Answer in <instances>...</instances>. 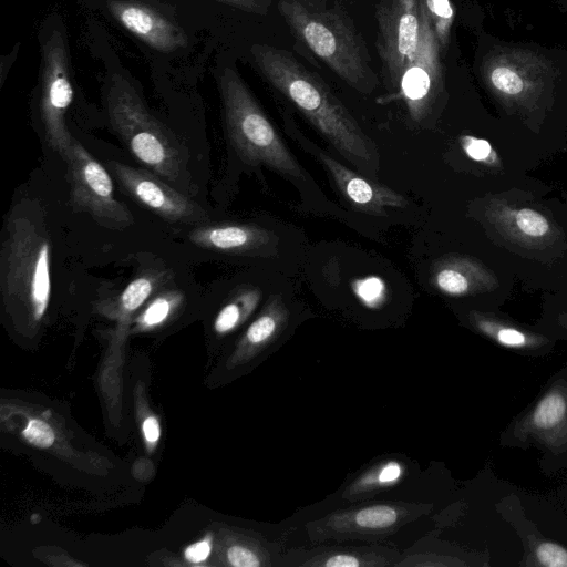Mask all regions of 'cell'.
Segmentation results:
<instances>
[{
	"instance_id": "6da1fadb",
	"label": "cell",
	"mask_w": 567,
	"mask_h": 567,
	"mask_svg": "<svg viewBox=\"0 0 567 567\" xmlns=\"http://www.w3.org/2000/svg\"><path fill=\"white\" fill-rule=\"evenodd\" d=\"M251 55L266 81L361 174L377 181V146L327 83L286 50L255 44Z\"/></svg>"
},
{
	"instance_id": "7a4b0ae2",
	"label": "cell",
	"mask_w": 567,
	"mask_h": 567,
	"mask_svg": "<svg viewBox=\"0 0 567 567\" xmlns=\"http://www.w3.org/2000/svg\"><path fill=\"white\" fill-rule=\"evenodd\" d=\"M278 10L309 51L354 90L378 85L369 51L339 0H278Z\"/></svg>"
},
{
	"instance_id": "3957f363",
	"label": "cell",
	"mask_w": 567,
	"mask_h": 567,
	"mask_svg": "<svg viewBox=\"0 0 567 567\" xmlns=\"http://www.w3.org/2000/svg\"><path fill=\"white\" fill-rule=\"evenodd\" d=\"M39 209L16 207L7 221L0 257V291L9 307L40 321L50 303L51 244Z\"/></svg>"
},
{
	"instance_id": "277c9868",
	"label": "cell",
	"mask_w": 567,
	"mask_h": 567,
	"mask_svg": "<svg viewBox=\"0 0 567 567\" xmlns=\"http://www.w3.org/2000/svg\"><path fill=\"white\" fill-rule=\"evenodd\" d=\"M110 123L136 159L183 192L189 188L176 138L146 109L126 78L113 74L105 94Z\"/></svg>"
},
{
	"instance_id": "5b68a950",
	"label": "cell",
	"mask_w": 567,
	"mask_h": 567,
	"mask_svg": "<svg viewBox=\"0 0 567 567\" xmlns=\"http://www.w3.org/2000/svg\"><path fill=\"white\" fill-rule=\"evenodd\" d=\"M218 87L226 132L241 159L289 177L303 178L299 163L238 72L224 68L218 75Z\"/></svg>"
},
{
	"instance_id": "8992f818",
	"label": "cell",
	"mask_w": 567,
	"mask_h": 567,
	"mask_svg": "<svg viewBox=\"0 0 567 567\" xmlns=\"http://www.w3.org/2000/svg\"><path fill=\"white\" fill-rule=\"evenodd\" d=\"M430 504L402 501L375 502L340 508L306 525L311 543L326 540L379 542L425 516Z\"/></svg>"
},
{
	"instance_id": "52a82bcc",
	"label": "cell",
	"mask_w": 567,
	"mask_h": 567,
	"mask_svg": "<svg viewBox=\"0 0 567 567\" xmlns=\"http://www.w3.org/2000/svg\"><path fill=\"white\" fill-rule=\"evenodd\" d=\"M41 118L47 142L63 158L73 137L65 124V114L73 100L66 39L54 29L42 35L41 44Z\"/></svg>"
},
{
	"instance_id": "ba28073f",
	"label": "cell",
	"mask_w": 567,
	"mask_h": 567,
	"mask_svg": "<svg viewBox=\"0 0 567 567\" xmlns=\"http://www.w3.org/2000/svg\"><path fill=\"white\" fill-rule=\"evenodd\" d=\"M377 49L381 73L392 96L405 65L413 59L421 38L419 0H379Z\"/></svg>"
},
{
	"instance_id": "9c48e42d",
	"label": "cell",
	"mask_w": 567,
	"mask_h": 567,
	"mask_svg": "<svg viewBox=\"0 0 567 567\" xmlns=\"http://www.w3.org/2000/svg\"><path fill=\"white\" fill-rule=\"evenodd\" d=\"M63 159L68 165L71 200L75 208L114 228H123L133 221L127 207L114 195L109 172L81 143L73 138Z\"/></svg>"
},
{
	"instance_id": "30bf717a",
	"label": "cell",
	"mask_w": 567,
	"mask_h": 567,
	"mask_svg": "<svg viewBox=\"0 0 567 567\" xmlns=\"http://www.w3.org/2000/svg\"><path fill=\"white\" fill-rule=\"evenodd\" d=\"M107 166L128 196L163 219L192 225L208 223V215L199 204L152 171L116 161Z\"/></svg>"
},
{
	"instance_id": "8fae6325",
	"label": "cell",
	"mask_w": 567,
	"mask_h": 567,
	"mask_svg": "<svg viewBox=\"0 0 567 567\" xmlns=\"http://www.w3.org/2000/svg\"><path fill=\"white\" fill-rule=\"evenodd\" d=\"M421 16V38L413 59L405 65L398 91L390 97L405 103L411 118L421 122L430 112L442 85L440 44L430 21Z\"/></svg>"
},
{
	"instance_id": "7c38bea8",
	"label": "cell",
	"mask_w": 567,
	"mask_h": 567,
	"mask_svg": "<svg viewBox=\"0 0 567 567\" xmlns=\"http://www.w3.org/2000/svg\"><path fill=\"white\" fill-rule=\"evenodd\" d=\"M489 225L506 240L527 249H545L559 238L555 224L536 209L492 199L486 207Z\"/></svg>"
},
{
	"instance_id": "4fadbf2b",
	"label": "cell",
	"mask_w": 567,
	"mask_h": 567,
	"mask_svg": "<svg viewBox=\"0 0 567 567\" xmlns=\"http://www.w3.org/2000/svg\"><path fill=\"white\" fill-rule=\"evenodd\" d=\"M307 143L310 145L308 150L327 168L341 195L357 209L375 216H386L388 208H402L408 204L401 194L348 168L326 152L311 146L310 142Z\"/></svg>"
},
{
	"instance_id": "5bb4252c",
	"label": "cell",
	"mask_w": 567,
	"mask_h": 567,
	"mask_svg": "<svg viewBox=\"0 0 567 567\" xmlns=\"http://www.w3.org/2000/svg\"><path fill=\"white\" fill-rule=\"evenodd\" d=\"M112 16L132 34L153 49L172 52L185 47L183 31L153 8L132 0H110Z\"/></svg>"
},
{
	"instance_id": "9a60e30c",
	"label": "cell",
	"mask_w": 567,
	"mask_h": 567,
	"mask_svg": "<svg viewBox=\"0 0 567 567\" xmlns=\"http://www.w3.org/2000/svg\"><path fill=\"white\" fill-rule=\"evenodd\" d=\"M188 239L199 248L226 255H262L275 246L272 233L247 224H199L188 233Z\"/></svg>"
},
{
	"instance_id": "2e32d148",
	"label": "cell",
	"mask_w": 567,
	"mask_h": 567,
	"mask_svg": "<svg viewBox=\"0 0 567 567\" xmlns=\"http://www.w3.org/2000/svg\"><path fill=\"white\" fill-rule=\"evenodd\" d=\"M400 559L398 550L384 546H321L281 554L278 566L388 567L394 566Z\"/></svg>"
},
{
	"instance_id": "e0dca14e",
	"label": "cell",
	"mask_w": 567,
	"mask_h": 567,
	"mask_svg": "<svg viewBox=\"0 0 567 567\" xmlns=\"http://www.w3.org/2000/svg\"><path fill=\"white\" fill-rule=\"evenodd\" d=\"M431 282L441 292L454 297L492 291L498 287L496 276L480 260L458 255L434 262Z\"/></svg>"
},
{
	"instance_id": "ac0fdd59",
	"label": "cell",
	"mask_w": 567,
	"mask_h": 567,
	"mask_svg": "<svg viewBox=\"0 0 567 567\" xmlns=\"http://www.w3.org/2000/svg\"><path fill=\"white\" fill-rule=\"evenodd\" d=\"M523 55L502 54L491 60L485 70L488 85L508 102L527 104L534 101L539 87V76L532 75V63Z\"/></svg>"
},
{
	"instance_id": "d6986e66",
	"label": "cell",
	"mask_w": 567,
	"mask_h": 567,
	"mask_svg": "<svg viewBox=\"0 0 567 567\" xmlns=\"http://www.w3.org/2000/svg\"><path fill=\"white\" fill-rule=\"evenodd\" d=\"M290 311L279 295L271 296L249 324L240 346L245 355L259 354L276 346L288 328Z\"/></svg>"
},
{
	"instance_id": "ffe728a7",
	"label": "cell",
	"mask_w": 567,
	"mask_h": 567,
	"mask_svg": "<svg viewBox=\"0 0 567 567\" xmlns=\"http://www.w3.org/2000/svg\"><path fill=\"white\" fill-rule=\"evenodd\" d=\"M408 473L406 464L395 457H385L371 464L351 481L341 494L346 502H361L395 487Z\"/></svg>"
},
{
	"instance_id": "44dd1931",
	"label": "cell",
	"mask_w": 567,
	"mask_h": 567,
	"mask_svg": "<svg viewBox=\"0 0 567 567\" xmlns=\"http://www.w3.org/2000/svg\"><path fill=\"white\" fill-rule=\"evenodd\" d=\"M261 295V290L255 286L245 285L236 289L219 310L214 323L215 330L226 333L239 326L254 312Z\"/></svg>"
},
{
	"instance_id": "7402d4cb",
	"label": "cell",
	"mask_w": 567,
	"mask_h": 567,
	"mask_svg": "<svg viewBox=\"0 0 567 567\" xmlns=\"http://www.w3.org/2000/svg\"><path fill=\"white\" fill-rule=\"evenodd\" d=\"M419 8L431 23L441 49H446L454 21V7L450 0H419Z\"/></svg>"
},
{
	"instance_id": "603a6c76",
	"label": "cell",
	"mask_w": 567,
	"mask_h": 567,
	"mask_svg": "<svg viewBox=\"0 0 567 567\" xmlns=\"http://www.w3.org/2000/svg\"><path fill=\"white\" fill-rule=\"evenodd\" d=\"M183 291L177 288H165L152 298L143 310L140 322L146 327H154L165 321L172 311L181 305Z\"/></svg>"
},
{
	"instance_id": "cb8c5ba5",
	"label": "cell",
	"mask_w": 567,
	"mask_h": 567,
	"mask_svg": "<svg viewBox=\"0 0 567 567\" xmlns=\"http://www.w3.org/2000/svg\"><path fill=\"white\" fill-rule=\"evenodd\" d=\"M472 317L481 331L493 337L504 346L524 347L530 342V337L516 328L499 324L480 313H473Z\"/></svg>"
},
{
	"instance_id": "d4e9b609",
	"label": "cell",
	"mask_w": 567,
	"mask_h": 567,
	"mask_svg": "<svg viewBox=\"0 0 567 567\" xmlns=\"http://www.w3.org/2000/svg\"><path fill=\"white\" fill-rule=\"evenodd\" d=\"M565 398L559 393L546 395L533 414V422L538 429H550L560 423L566 413Z\"/></svg>"
},
{
	"instance_id": "484cf974",
	"label": "cell",
	"mask_w": 567,
	"mask_h": 567,
	"mask_svg": "<svg viewBox=\"0 0 567 567\" xmlns=\"http://www.w3.org/2000/svg\"><path fill=\"white\" fill-rule=\"evenodd\" d=\"M460 143L462 150L471 159L487 166H499V157L486 140L463 135L460 137Z\"/></svg>"
},
{
	"instance_id": "4316f807",
	"label": "cell",
	"mask_w": 567,
	"mask_h": 567,
	"mask_svg": "<svg viewBox=\"0 0 567 567\" xmlns=\"http://www.w3.org/2000/svg\"><path fill=\"white\" fill-rule=\"evenodd\" d=\"M538 561L547 567H567V550L554 543H542L536 549Z\"/></svg>"
},
{
	"instance_id": "83f0119b",
	"label": "cell",
	"mask_w": 567,
	"mask_h": 567,
	"mask_svg": "<svg viewBox=\"0 0 567 567\" xmlns=\"http://www.w3.org/2000/svg\"><path fill=\"white\" fill-rule=\"evenodd\" d=\"M354 290L367 305H377L384 296V285L375 277L358 280Z\"/></svg>"
},
{
	"instance_id": "f1b7e54d",
	"label": "cell",
	"mask_w": 567,
	"mask_h": 567,
	"mask_svg": "<svg viewBox=\"0 0 567 567\" xmlns=\"http://www.w3.org/2000/svg\"><path fill=\"white\" fill-rule=\"evenodd\" d=\"M23 434L30 443L39 447H49L55 440L53 430L40 420L30 421Z\"/></svg>"
},
{
	"instance_id": "f546056e",
	"label": "cell",
	"mask_w": 567,
	"mask_h": 567,
	"mask_svg": "<svg viewBox=\"0 0 567 567\" xmlns=\"http://www.w3.org/2000/svg\"><path fill=\"white\" fill-rule=\"evenodd\" d=\"M236 9L256 13L266 14L271 6V0H215Z\"/></svg>"
},
{
	"instance_id": "4dcf8cb0",
	"label": "cell",
	"mask_w": 567,
	"mask_h": 567,
	"mask_svg": "<svg viewBox=\"0 0 567 567\" xmlns=\"http://www.w3.org/2000/svg\"><path fill=\"white\" fill-rule=\"evenodd\" d=\"M210 553L209 542L203 540L189 546L186 551V558L192 563H199L207 558Z\"/></svg>"
},
{
	"instance_id": "1f68e13d",
	"label": "cell",
	"mask_w": 567,
	"mask_h": 567,
	"mask_svg": "<svg viewBox=\"0 0 567 567\" xmlns=\"http://www.w3.org/2000/svg\"><path fill=\"white\" fill-rule=\"evenodd\" d=\"M143 432L148 442H156L159 437V426L155 417L150 416L143 423Z\"/></svg>"
}]
</instances>
